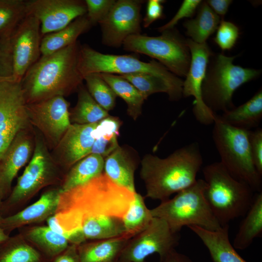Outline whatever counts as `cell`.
I'll use <instances>...</instances> for the list:
<instances>
[{
    "label": "cell",
    "mask_w": 262,
    "mask_h": 262,
    "mask_svg": "<svg viewBox=\"0 0 262 262\" xmlns=\"http://www.w3.org/2000/svg\"><path fill=\"white\" fill-rule=\"evenodd\" d=\"M134 193L115 183L103 172L82 185L61 191L56 211L75 213L81 224L84 218L100 215L122 218Z\"/></svg>",
    "instance_id": "cell-3"
},
{
    "label": "cell",
    "mask_w": 262,
    "mask_h": 262,
    "mask_svg": "<svg viewBox=\"0 0 262 262\" xmlns=\"http://www.w3.org/2000/svg\"><path fill=\"white\" fill-rule=\"evenodd\" d=\"M27 15L36 18L40 24L42 37L58 31L77 18L86 14L84 0H26Z\"/></svg>",
    "instance_id": "cell-16"
},
{
    "label": "cell",
    "mask_w": 262,
    "mask_h": 262,
    "mask_svg": "<svg viewBox=\"0 0 262 262\" xmlns=\"http://www.w3.org/2000/svg\"><path fill=\"white\" fill-rule=\"evenodd\" d=\"M9 238L8 234L0 227V245L6 241Z\"/></svg>",
    "instance_id": "cell-47"
},
{
    "label": "cell",
    "mask_w": 262,
    "mask_h": 262,
    "mask_svg": "<svg viewBox=\"0 0 262 262\" xmlns=\"http://www.w3.org/2000/svg\"><path fill=\"white\" fill-rule=\"evenodd\" d=\"M81 44L74 43L52 54L42 56L21 81L27 104L77 91L83 78L78 67Z\"/></svg>",
    "instance_id": "cell-1"
},
{
    "label": "cell",
    "mask_w": 262,
    "mask_h": 262,
    "mask_svg": "<svg viewBox=\"0 0 262 262\" xmlns=\"http://www.w3.org/2000/svg\"><path fill=\"white\" fill-rule=\"evenodd\" d=\"M196 16L183 23L186 34L192 41L198 43H206L207 39L217 30L221 18L216 14L206 1L201 2Z\"/></svg>",
    "instance_id": "cell-28"
},
{
    "label": "cell",
    "mask_w": 262,
    "mask_h": 262,
    "mask_svg": "<svg viewBox=\"0 0 262 262\" xmlns=\"http://www.w3.org/2000/svg\"><path fill=\"white\" fill-rule=\"evenodd\" d=\"M216 30L214 42L223 51L232 49L239 37L240 30L238 26L223 19L221 20Z\"/></svg>",
    "instance_id": "cell-39"
},
{
    "label": "cell",
    "mask_w": 262,
    "mask_h": 262,
    "mask_svg": "<svg viewBox=\"0 0 262 262\" xmlns=\"http://www.w3.org/2000/svg\"><path fill=\"white\" fill-rule=\"evenodd\" d=\"M121 125L119 118L110 115L99 121L92 132L95 141L91 153L105 159L114 151L119 146L117 137Z\"/></svg>",
    "instance_id": "cell-30"
},
{
    "label": "cell",
    "mask_w": 262,
    "mask_h": 262,
    "mask_svg": "<svg viewBox=\"0 0 262 262\" xmlns=\"http://www.w3.org/2000/svg\"><path fill=\"white\" fill-rule=\"evenodd\" d=\"M200 239L213 262H247L236 251L229 237V225L216 230L196 226L187 227Z\"/></svg>",
    "instance_id": "cell-21"
},
{
    "label": "cell",
    "mask_w": 262,
    "mask_h": 262,
    "mask_svg": "<svg viewBox=\"0 0 262 262\" xmlns=\"http://www.w3.org/2000/svg\"><path fill=\"white\" fill-rule=\"evenodd\" d=\"M27 15L26 0H0V40L10 38Z\"/></svg>",
    "instance_id": "cell-35"
},
{
    "label": "cell",
    "mask_w": 262,
    "mask_h": 262,
    "mask_svg": "<svg viewBox=\"0 0 262 262\" xmlns=\"http://www.w3.org/2000/svg\"><path fill=\"white\" fill-rule=\"evenodd\" d=\"M180 233L173 231L164 220L153 217L148 225L130 238L116 262H147L153 254L161 259L179 245Z\"/></svg>",
    "instance_id": "cell-11"
},
{
    "label": "cell",
    "mask_w": 262,
    "mask_h": 262,
    "mask_svg": "<svg viewBox=\"0 0 262 262\" xmlns=\"http://www.w3.org/2000/svg\"><path fill=\"white\" fill-rule=\"evenodd\" d=\"M42 36L39 20L27 15L11 37L13 76L21 82L28 69L39 59Z\"/></svg>",
    "instance_id": "cell-17"
},
{
    "label": "cell",
    "mask_w": 262,
    "mask_h": 262,
    "mask_svg": "<svg viewBox=\"0 0 262 262\" xmlns=\"http://www.w3.org/2000/svg\"><path fill=\"white\" fill-rule=\"evenodd\" d=\"M144 1L116 0L107 16L100 25L102 43L118 48L125 40L132 35L141 34V9Z\"/></svg>",
    "instance_id": "cell-15"
},
{
    "label": "cell",
    "mask_w": 262,
    "mask_h": 262,
    "mask_svg": "<svg viewBox=\"0 0 262 262\" xmlns=\"http://www.w3.org/2000/svg\"><path fill=\"white\" fill-rule=\"evenodd\" d=\"M77 92L78 100L76 105L69 111V118L71 124H94L109 115L108 112L92 98L83 84L80 86Z\"/></svg>",
    "instance_id": "cell-31"
},
{
    "label": "cell",
    "mask_w": 262,
    "mask_h": 262,
    "mask_svg": "<svg viewBox=\"0 0 262 262\" xmlns=\"http://www.w3.org/2000/svg\"><path fill=\"white\" fill-rule=\"evenodd\" d=\"M26 104L21 82L0 84V161L16 135L32 127Z\"/></svg>",
    "instance_id": "cell-12"
},
{
    "label": "cell",
    "mask_w": 262,
    "mask_h": 262,
    "mask_svg": "<svg viewBox=\"0 0 262 262\" xmlns=\"http://www.w3.org/2000/svg\"><path fill=\"white\" fill-rule=\"evenodd\" d=\"M98 123L84 125L71 124L50 153L60 167L70 169L91 153L95 141L92 132Z\"/></svg>",
    "instance_id": "cell-18"
},
{
    "label": "cell",
    "mask_w": 262,
    "mask_h": 262,
    "mask_svg": "<svg viewBox=\"0 0 262 262\" xmlns=\"http://www.w3.org/2000/svg\"><path fill=\"white\" fill-rule=\"evenodd\" d=\"M4 196L3 193H2V192L0 190V209L1 207V199L3 197V196Z\"/></svg>",
    "instance_id": "cell-49"
},
{
    "label": "cell",
    "mask_w": 262,
    "mask_h": 262,
    "mask_svg": "<svg viewBox=\"0 0 262 262\" xmlns=\"http://www.w3.org/2000/svg\"><path fill=\"white\" fill-rule=\"evenodd\" d=\"M124 50L147 55L157 60L177 77H185L191 63V53L185 39L174 29L158 36L141 34L128 37L122 44Z\"/></svg>",
    "instance_id": "cell-9"
},
{
    "label": "cell",
    "mask_w": 262,
    "mask_h": 262,
    "mask_svg": "<svg viewBox=\"0 0 262 262\" xmlns=\"http://www.w3.org/2000/svg\"><path fill=\"white\" fill-rule=\"evenodd\" d=\"M34 129L33 155L4 205L5 208L29 199L42 188L56 183L60 179V167L53 159L41 134Z\"/></svg>",
    "instance_id": "cell-10"
},
{
    "label": "cell",
    "mask_w": 262,
    "mask_h": 262,
    "mask_svg": "<svg viewBox=\"0 0 262 262\" xmlns=\"http://www.w3.org/2000/svg\"><path fill=\"white\" fill-rule=\"evenodd\" d=\"M213 139L220 161L236 179L247 184L256 193L262 192V176L256 170L251 154L249 131L229 125L216 114Z\"/></svg>",
    "instance_id": "cell-6"
},
{
    "label": "cell",
    "mask_w": 262,
    "mask_h": 262,
    "mask_svg": "<svg viewBox=\"0 0 262 262\" xmlns=\"http://www.w3.org/2000/svg\"><path fill=\"white\" fill-rule=\"evenodd\" d=\"M86 16L92 26L101 22L108 15L116 0H85Z\"/></svg>",
    "instance_id": "cell-40"
},
{
    "label": "cell",
    "mask_w": 262,
    "mask_h": 262,
    "mask_svg": "<svg viewBox=\"0 0 262 262\" xmlns=\"http://www.w3.org/2000/svg\"><path fill=\"white\" fill-rule=\"evenodd\" d=\"M159 262H193L187 255L178 252L174 249L163 258L159 259Z\"/></svg>",
    "instance_id": "cell-46"
},
{
    "label": "cell",
    "mask_w": 262,
    "mask_h": 262,
    "mask_svg": "<svg viewBox=\"0 0 262 262\" xmlns=\"http://www.w3.org/2000/svg\"><path fill=\"white\" fill-rule=\"evenodd\" d=\"M164 0H149L147 3V10L143 21L144 28L148 27L156 20L164 17Z\"/></svg>",
    "instance_id": "cell-43"
},
{
    "label": "cell",
    "mask_w": 262,
    "mask_h": 262,
    "mask_svg": "<svg viewBox=\"0 0 262 262\" xmlns=\"http://www.w3.org/2000/svg\"><path fill=\"white\" fill-rule=\"evenodd\" d=\"M61 192V188L47 191L23 210L7 217H0V227L6 233L23 226L47 219L55 213Z\"/></svg>",
    "instance_id": "cell-20"
},
{
    "label": "cell",
    "mask_w": 262,
    "mask_h": 262,
    "mask_svg": "<svg viewBox=\"0 0 262 262\" xmlns=\"http://www.w3.org/2000/svg\"><path fill=\"white\" fill-rule=\"evenodd\" d=\"M27 238L49 260H52L69 246L68 241L48 226H38L30 229Z\"/></svg>",
    "instance_id": "cell-33"
},
{
    "label": "cell",
    "mask_w": 262,
    "mask_h": 262,
    "mask_svg": "<svg viewBox=\"0 0 262 262\" xmlns=\"http://www.w3.org/2000/svg\"><path fill=\"white\" fill-rule=\"evenodd\" d=\"M104 159L91 153L73 165L65 176L61 188L65 191L82 185L103 173Z\"/></svg>",
    "instance_id": "cell-29"
},
{
    "label": "cell",
    "mask_w": 262,
    "mask_h": 262,
    "mask_svg": "<svg viewBox=\"0 0 262 262\" xmlns=\"http://www.w3.org/2000/svg\"><path fill=\"white\" fill-rule=\"evenodd\" d=\"M78 67L83 78L92 73L152 74L163 79L182 94L183 81L154 60L144 62L131 55L104 54L87 45H81Z\"/></svg>",
    "instance_id": "cell-8"
},
{
    "label": "cell",
    "mask_w": 262,
    "mask_h": 262,
    "mask_svg": "<svg viewBox=\"0 0 262 262\" xmlns=\"http://www.w3.org/2000/svg\"><path fill=\"white\" fill-rule=\"evenodd\" d=\"M207 184L197 179L188 187L179 192L173 198L161 201L150 209L153 217L165 221L171 229L180 233L184 226H196L216 230L221 228L213 214L205 196Z\"/></svg>",
    "instance_id": "cell-5"
},
{
    "label": "cell",
    "mask_w": 262,
    "mask_h": 262,
    "mask_svg": "<svg viewBox=\"0 0 262 262\" xmlns=\"http://www.w3.org/2000/svg\"><path fill=\"white\" fill-rule=\"evenodd\" d=\"M108 84L117 96L122 98L127 106L128 115L136 120L141 115L145 99L139 91L120 75L98 73Z\"/></svg>",
    "instance_id": "cell-32"
},
{
    "label": "cell",
    "mask_w": 262,
    "mask_h": 262,
    "mask_svg": "<svg viewBox=\"0 0 262 262\" xmlns=\"http://www.w3.org/2000/svg\"><path fill=\"white\" fill-rule=\"evenodd\" d=\"M202 2L200 0H184L173 18L164 25L158 28L161 33L174 28L178 22L183 18L191 17L196 13Z\"/></svg>",
    "instance_id": "cell-41"
},
{
    "label": "cell",
    "mask_w": 262,
    "mask_h": 262,
    "mask_svg": "<svg viewBox=\"0 0 262 262\" xmlns=\"http://www.w3.org/2000/svg\"><path fill=\"white\" fill-rule=\"evenodd\" d=\"M136 168L137 163L129 151L119 146L104 159L103 172L115 183L133 193Z\"/></svg>",
    "instance_id": "cell-22"
},
{
    "label": "cell",
    "mask_w": 262,
    "mask_h": 262,
    "mask_svg": "<svg viewBox=\"0 0 262 262\" xmlns=\"http://www.w3.org/2000/svg\"><path fill=\"white\" fill-rule=\"evenodd\" d=\"M218 116L227 124L237 128L251 131L258 128L262 119V89L244 104Z\"/></svg>",
    "instance_id": "cell-24"
},
{
    "label": "cell",
    "mask_w": 262,
    "mask_h": 262,
    "mask_svg": "<svg viewBox=\"0 0 262 262\" xmlns=\"http://www.w3.org/2000/svg\"><path fill=\"white\" fill-rule=\"evenodd\" d=\"M249 145L255 167L262 176V129L259 127L249 131Z\"/></svg>",
    "instance_id": "cell-42"
},
{
    "label": "cell",
    "mask_w": 262,
    "mask_h": 262,
    "mask_svg": "<svg viewBox=\"0 0 262 262\" xmlns=\"http://www.w3.org/2000/svg\"><path fill=\"white\" fill-rule=\"evenodd\" d=\"M131 238L122 236L109 239L83 243L77 246L81 262H116Z\"/></svg>",
    "instance_id": "cell-23"
},
{
    "label": "cell",
    "mask_w": 262,
    "mask_h": 262,
    "mask_svg": "<svg viewBox=\"0 0 262 262\" xmlns=\"http://www.w3.org/2000/svg\"><path fill=\"white\" fill-rule=\"evenodd\" d=\"M77 246L71 245L53 260V262H81Z\"/></svg>",
    "instance_id": "cell-44"
},
{
    "label": "cell",
    "mask_w": 262,
    "mask_h": 262,
    "mask_svg": "<svg viewBox=\"0 0 262 262\" xmlns=\"http://www.w3.org/2000/svg\"><path fill=\"white\" fill-rule=\"evenodd\" d=\"M92 26L85 15L77 18L64 28L44 36L41 41V54L48 55L70 46Z\"/></svg>",
    "instance_id": "cell-25"
},
{
    "label": "cell",
    "mask_w": 262,
    "mask_h": 262,
    "mask_svg": "<svg viewBox=\"0 0 262 262\" xmlns=\"http://www.w3.org/2000/svg\"><path fill=\"white\" fill-rule=\"evenodd\" d=\"M202 172L207 184L205 196L220 225L244 217L254 198L252 188L232 176L220 162L205 166Z\"/></svg>",
    "instance_id": "cell-4"
},
{
    "label": "cell",
    "mask_w": 262,
    "mask_h": 262,
    "mask_svg": "<svg viewBox=\"0 0 262 262\" xmlns=\"http://www.w3.org/2000/svg\"><path fill=\"white\" fill-rule=\"evenodd\" d=\"M39 251L21 241L9 238L0 245V262H49Z\"/></svg>",
    "instance_id": "cell-37"
},
{
    "label": "cell",
    "mask_w": 262,
    "mask_h": 262,
    "mask_svg": "<svg viewBox=\"0 0 262 262\" xmlns=\"http://www.w3.org/2000/svg\"><path fill=\"white\" fill-rule=\"evenodd\" d=\"M34 147V129L20 131L11 142L0 161V190L4 196L10 189L13 179L29 161Z\"/></svg>",
    "instance_id": "cell-19"
},
{
    "label": "cell",
    "mask_w": 262,
    "mask_h": 262,
    "mask_svg": "<svg viewBox=\"0 0 262 262\" xmlns=\"http://www.w3.org/2000/svg\"><path fill=\"white\" fill-rule=\"evenodd\" d=\"M10 81H16L13 76H3L0 75V84L4 82Z\"/></svg>",
    "instance_id": "cell-48"
},
{
    "label": "cell",
    "mask_w": 262,
    "mask_h": 262,
    "mask_svg": "<svg viewBox=\"0 0 262 262\" xmlns=\"http://www.w3.org/2000/svg\"><path fill=\"white\" fill-rule=\"evenodd\" d=\"M80 230L85 240H101L128 236L122 218L104 215L83 219Z\"/></svg>",
    "instance_id": "cell-27"
},
{
    "label": "cell",
    "mask_w": 262,
    "mask_h": 262,
    "mask_svg": "<svg viewBox=\"0 0 262 262\" xmlns=\"http://www.w3.org/2000/svg\"><path fill=\"white\" fill-rule=\"evenodd\" d=\"M206 2L213 11L221 18V20H223L232 0H208Z\"/></svg>",
    "instance_id": "cell-45"
},
{
    "label": "cell",
    "mask_w": 262,
    "mask_h": 262,
    "mask_svg": "<svg viewBox=\"0 0 262 262\" xmlns=\"http://www.w3.org/2000/svg\"><path fill=\"white\" fill-rule=\"evenodd\" d=\"M141 164L140 175L145 184V196L161 202L196 181L203 158L198 143L195 142L166 158L146 154Z\"/></svg>",
    "instance_id": "cell-2"
},
{
    "label": "cell",
    "mask_w": 262,
    "mask_h": 262,
    "mask_svg": "<svg viewBox=\"0 0 262 262\" xmlns=\"http://www.w3.org/2000/svg\"><path fill=\"white\" fill-rule=\"evenodd\" d=\"M130 82L141 94L145 100L156 93H166L169 99L177 101L182 98V93L177 90L163 79L146 73L120 75Z\"/></svg>",
    "instance_id": "cell-34"
},
{
    "label": "cell",
    "mask_w": 262,
    "mask_h": 262,
    "mask_svg": "<svg viewBox=\"0 0 262 262\" xmlns=\"http://www.w3.org/2000/svg\"><path fill=\"white\" fill-rule=\"evenodd\" d=\"M153 218L144 197L136 191L133 199L122 218L126 234L131 237L135 235L146 228Z\"/></svg>",
    "instance_id": "cell-36"
},
{
    "label": "cell",
    "mask_w": 262,
    "mask_h": 262,
    "mask_svg": "<svg viewBox=\"0 0 262 262\" xmlns=\"http://www.w3.org/2000/svg\"><path fill=\"white\" fill-rule=\"evenodd\" d=\"M237 56L219 53L211 57L202 86L204 102L213 112L235 107L232 97L243 84L257 78L261 71L233 64Z\"/></svg>",
    "instance_id": "cell-7"
},
{
    "label": "cell",
    "mask_w": 262,
    "mask_h": 262,
    "mask_svg": "<svg viewBox=\"0 0 262 262\" xmlns=\"http://www.w3.org/2000/svg\"><path fill=\"white\" fill-rule=\"evenodd\" d=\"M186 43L191 58L185 80L183 81L182 97L194 98L193 113L199 123L204 125L213 124L217 113L213 112L204 102L202 86L209 60L213 53L206 43L198 44L187 39Z\"/></svg>",
    "instance_id": "cell-14"
},
{
    "label": "cell",
    "mask_w": 262,
    "mask_h": 262,
    "mask_svg": "<svg viewBox=\"0 0 262 262\" xmlns=\"http://www.w3.org/2000/svg\"><path fill=\"white\" fill-rule=\"evenodd\" d=\"M234 237L233 246L244 250L262 233V192L256 193Z\"/></svg>",
    "instance_id": "cell-26"
},
{
    "label": "cell",
    "mask_w": 262,
    "mask_h": 262,
    "mask_svg": "<svg viewBox=\"0 0 262 262\" xmlns=\"http://www.w3.org/2000/svg\"><path fill=\"white\" fill-rule=\"evenodd\" d=\"M83 80L88 91L102 108L108 112L115 107L117 96L98 73L87 75Z\"/></svg>",
    "instance_id": "cell-38"
},
{
    "label": "cell",
    "mask_w": 262,
    "mask_h": 262,
    "mask_svg": "<svg viewBox=\"0 0 262 262\" xmlns=\"http://www.w3.org/2000/svg\"><path fill=\"white\" fill-rule=\"evenodd\" d=\"M69 103L63 96H56L26 104L31 125L43 137L48 148L53 149L68 129Z\"/></svg>",
    "instance_id": "cell-13"
}]
</instances>
